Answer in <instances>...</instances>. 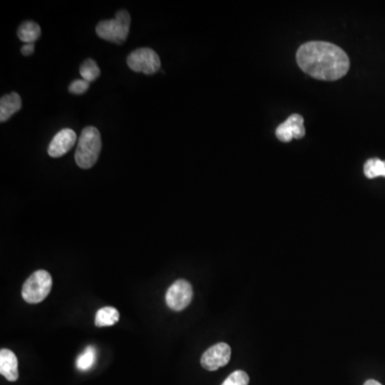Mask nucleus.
I'll return each instance as SVG.
<instances>
[{"instance_id":"nucleus-8","label":"nucleus","mask_w":385,"mask_h":385,"mask_svg":"<svg viewBox=\"0 0 385 385\" xmlns=\"http://www.w3.org/2000/svg\"><path fill=\"white\" fill-rule=\"evenodd\" d=\"M276 136L284 143L291 142L294 138H303L305 136L303 117L296 114L291 115L285 122L277 126Z\"/></svg>"},{"instance_id":"nucleus-9","label":"nucleus","mask_w":385,"mask_h":385,"mask_svg":"<svg viewBox=\"0 0 385 385\" xmlns=\"http://www.w3.org/2000/svg\"><path fill=\"white\" fill-rule=\"evenodd\" d=\"M76 142V133L71 129H64L52 139L48 146V154L52 157H60L71 150Z\"/></svg>"},{"instance_id":"nucleus-5","label":"nucleus","mask_w":385,"mask_h":385,"mask_svg":"<svg viewBox=\"0 0 385 385\" xmlns=\"http://www.w3.org/2000/svg\"><path fill=\"white\" fill-rule=\"evenodd\" d=\"M129 68L137 73L152 75L161 68V59L154 50L148 48H138L129 55Z\"/></svg>"},{"instance_id":"nucleus-18","label":"nucleus","mask_w":385,"mask_h":385,"mask_svg":"<svg viewBox=\"0 0 385 385\" xmlns=\"http://www.w3.org/2000/svg\"><path fill=\"white\" fill-rule=\"evenodd\" d=\"M90 82L85 80H76L68 87V92L73 94H82L89 88Z\"/></svg>"},{"instance_id":"nucleus-3","label":"nucleus","mask_w":385,"mask_h":385,"mask_svg":"<svg viewBox=\"0 0 385 385\" xmlns=\"http://www.w3.org/2000/svg\"><path fill=\"white\" fill-rule=\"evenodd\" d=\"M131 16L126 10L117 12L115 19L102 21L96 26V31L101 39L112 43L126 42L130 32Z\"/></svg>"},{"instance_id":"nucleus-7","label":"nucleus","mask_w":385,"mask_h":385,"mask_svg":"<svg viewBox=\"0 0 385 385\" xmlns=\"http://www.w3.org/2000/svg\"><path fill=\"white\" fill-rule=\"evenodd\" d=\"M231 349L229 344L219 342L210 347L201 356V366L209 372H215L221 367L226 366L231 361Z\"/></svg>"},{"instance_id":"nucleus-19","label":"nucleus","mask_w":385,"mask_h":385,"mask_svg":"<svg viewBox=\"0 0 385 385\" xmlns=\"http://www.w3.org/2000/svg\"><path fill=\"white\" fill-rule=\"evenodd\" d=\"M22 54H23L24 56H30L34 54V43H29V44H25V45L22 48Z\"/></svg>"},{"instance_id":"nucleus-12","label":"nucleus","mask_w":385,"mask_h":385,"mask_svg":"<svg viewBox=\"0 0 385 385\" xmlns=\"http://www.w3.org/2000/svg\"><path fill=\"white\" fill-rule=\"evenodd\" d=\"M17 36L26 44L34 43L41 36V28L36 22H24L17 30Z\"/></svg>"},{"instance_id":"nucleus-1","label":"nucleus","mask_w":385,"mask_h":385,"mask_svg":"<svg viewBox=\"0 0 385 385\" xmlns=\"http://www.w3.org/2000/svg\"><path fill=\"white\" fill-rule=\"evenodd\" d=\"M300 68L320 80H337L348 73L350 60L344 50L328 42L303 44L296 52Z\"/></svg>"},{"instance_id":"nucleus-11","label":"nucleus","mask_w":385,"mask_h":385,"mask_svg":"<svg viewBox=\"0 0 385 385\" xmlns=\"http://www.w3.org/2000/svg\"><path fill=\"white\" fill-rule=\"evenodd\" d=\"M22 108V99L19 94H6L0 100V121L5 122Z\"/></svg>"},{"instance_id":"nucleus-4","label":"nucleus","mask_w":385,"mask_h":385,"mask_svg":"<svg viewBox=\"0 0 385 385\" xmlns=\"http://www.w3.org/2000/svg\"><path fill=\"white\" fill-rule=\"evenodd\" d=\"M52 287V278L45 270L34 272L28 277L22 289V296L27 303L38 304L46 299Z\"/></svg>"},{"instance_id":"nucleus-10","label":"nucleus","mask_w":385,"mask_h":385,"mask_svg":"<svg viewBox=\"0 0 385 385\" xmlns=\"http://www.w3.org/2000/svg\"><path fill=\"white\" fill-rule=\"evenodd\" d=\"M0 374L10 382L19 379V361L9 349H1L0 351Z\"/></svg>"},{"instance_id":"nucleus-20","label":"nucleus","mask_w":385,"mask_h":385,"mask_svg":"<svg viewBox=\"0 0 385 385\" xmlns=\"http://www.w3.org/2000/svg\"><path fill=\"white\" fill-rule=\"evenodd\" d=\"M364 385H382L380 382L376 380H368L364 383Z\"/></svg>"},{"instance_id":"nucleus-13","label":"nucleus","mask_w":385,"mask_h":385,"mask_svg":"<svg viewBox=\"0 0 385 385\" xmlns=\"http://www.w3.org/2000/svg\"><path fill=\"white\" fill-rule=\"evenodd\" d=\"M120 314L118 310L112 306L101 308L96 314V326L99 328L102 326H112L119 321Z\"/></svg>"},{"instance_id":"nucleus-14","label":"nucleus","mask_w":385,"mask_h":385,"mask_svg":"<svg viewBox=\"0 0 385 385\" xmlns=\"http://www.w3.org/2000/svg\"><path fill=\"white\" fill-rule=\"evenodd\" d=\"M364 173L368 179L385 177V161L380 159H370L365 163Z\"/></svg>"},{"instance_id":"nucleus-2","label":"nucleus","mask_w":385,"mask_h":385,"mask_svg":"<svg viewBox=\"0 0 385 385\" xmlns=\"http://www.w3.org/2000/svg\"><path fill=\"white\" fill-rule=\"evenodd\" d=\"M102 142L98 129L87 126L82 130L75 152L76 164L82 169H89L96 164L100 155Z\"/></svg>"},{"instance_id":"nucleus-6","label":"nucleus","mask_w":385,"mask_h":385,"mask_svg":"<svg viewBox=\"0 0 385 385\" xmlns=\"http://www.w3.org/2000/svg\"><path fill=\"white\" fill-rule=\"evenodd\" d=\"M166 304L170 310L181 312L187 308L193 300V288L185 279L175 282L166 292Z\"/></svg>"},{"instance_id":"nucleus-17","label":"nucleus","mask_w":385,"mask_h":385,"mask_svg":"<svg viewBox=\"0 0 385 385\" xmlns=\"http://www.w3.org/2000/svg\"><path fill=\"white\" fill-rule=\"evenodd\" d=\"M249 377L243 370L233 372L228 378L224 381L221 385H249Z\"/></svg>"},{"instance_id":"nucleus-15","label":"nucleus","mask_w":385,"mask_h":385,"mask_svg":"<svg viewBox=\"0 0 385 385\" xmlns=\"http://www.w3.org/2000/svg\"><path fill=\"white\" fill-rule=\"evenodd\" d=\"M96 361V350L94 347H87L86 350L78 356L76 366L82 372H87L92 368Z\"/></svg>"},{"instance_id":"nucleus-16","label":"nucleus","mask_w":385,"mask_h":385,"mask_svg":"<svg viewBox=\"0 0 385 385\" xmlns=\"http://www.w3.org/2000/svg\"><path fill=\"white\" fill-rule=\"evenodd\" d=\"M80 72L82 80L89 82H94L101 74L100 68H99L96 62L92 59L85 60L80 64Z\"/></svg>"}]
</instances>
